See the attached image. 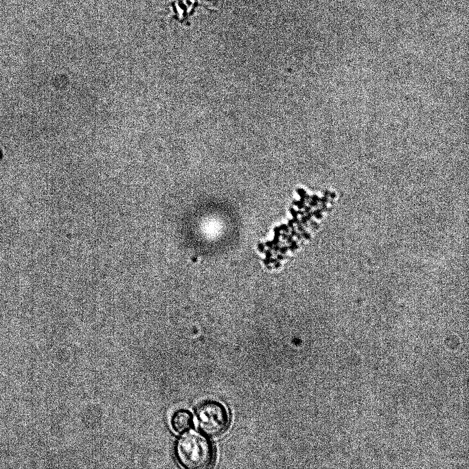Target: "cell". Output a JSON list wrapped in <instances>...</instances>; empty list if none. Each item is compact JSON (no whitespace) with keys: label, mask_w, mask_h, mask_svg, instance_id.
<instances>
[{"label":"cell","mask_w":469,"mask_h":469,"mask_svg":"<svg viewBox=\"0 0 469 469\" xmlns=\"http://www.w3.org/2000/svg\"><path fill=\"white\" fill-rule=\"evenodd\" d=\"M176 450L179 462L187 468H205L213 461L211 444L197 433H187L182 436L177 442Z\"/></svg>","instance_id":"1"},{"label":"cell","mask_w":469,"mask_h":469,"mask_svg":"<svg viewBox=\"0 0 469 469\" xmlns=\"http://www.w3.org/2000/svg\"><path fill=\"white\" fill-rule=\"evenodd\" d=\"M196 414L199 429L207 435L218 436L227 427V411L218 402L207 400L203 402L197 408Z\"/></svg>","instance_id":"2"},{"label":"cell","mask_w":469,"mask_h":469,"mask_svg":"<svg viewBox=\"0 0 469 469\" xmlns=\"http://www.w3.org/2000/svg\"><path fill=\"white\" fill-rule=\"evenodd\" d=\"M192 424V415L187 410L181 409L176 411L171 419L172 427L178 433H182L190 430Z\"/></svg>","instance_id":"3"}]
</instances>
